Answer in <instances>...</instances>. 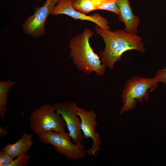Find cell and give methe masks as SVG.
Segmentation results:
<instances>
[{"label":"cell","mask_w":166,"mask_h":166,"mask_svg":"<svg viewBox=\"0 0 166 166\" xmlns=\"http://www.w3.org/2000/svg\"><path fill=\"white\" fill-rule=\"evenodd\" d=\"M59 0H46L40 7H36L34 13L29 16L22 25L26 34L35 38L41 37L45 33L46 19Z\"/></svg>","instance_id":"6"},{"label":"cell","mask_w":166,"mask_h":166,"mask_svg":"<svg viewBox=\"0 0 166 166\" xmlns=\"http://www.w3.org/2000/svg\"><path fill=\"white\" fill-rule=\"evenodd\" d=\"M50 14L55 15L64 14L74 19L91 21L105 30H109L110 29L108 22L104 17L99 14L88 16L77 11L73 7L71 0H59L53 8Z\"/></svg>","instance_id":"9"},{"label":"cell","mask_w":166,"mask_h":166,"mask_svg":"<svg viewBox=\"0 0 166 166\" xmlns=\"http://www.w3.org/2000/svg\"><path fill=\"white\" fill-rule=\"evenodd\" d=\"M56 111L63 118L72 141L78 144H82L84 139L81 128V120L77 114L78 107L70 101L55 103Z\"/></svg>","instance_id":"7"},{"label":"cell","mask_w":166,"mask_h":166,"mask_svg":"<svg viewBox=\"0 0 166 166\" xmlns=\"http://www.w3.org/2000/svg\"><path fill=\"white\" fill-rule=\"evenodd\" d=\"M81 120V128L84 139L91 138L92 147L86 150V153L92 156H97L100 149L101 138L96 131L97 126V114L92 110L88 111L78 107L77 112Z\"/></svg>","instance_id":"8"},{"label":"cell","mask_w":166,"mask_h":166,"mask_svg":"<svg viewBox=\"0 0 166 166\" xmlns=\"http://www.w3.org/2000/svg\"><path fill=\"white\" fill-rule=\"evenodd\" d=\"M97 33L103 38L105 47L99 52L103 65L111 69L119 61L125 52L132 50L144 53L145 49L142 38L137 34L128 33L124 30L112 31L104 30L97 26L95 27Z\"/></svg>","instance_id":"1"},{"label":"cell","mask_w":166,"mask_h":166,"mask_svg":"<svg viewBox=\"0 0 166 166\" xmlns=\"http://www.w3.org/2000/svg\"><path fill=\"white\" fill-rule=\"evenodd\" d=\"M158 82L150 77L133 76L125 83L121 94L123 105L120 113L132 110L136 107V101L141 102L144 100L148 101V92L157 87Z\"/></svg>","instance_id":"4"},{"label":"cell","mask_w":166,"mask_h":166,"mask_svg":"<svg viewBox=\"0 0 166 166\" xmlns=\"http://www.w3.org/2000/svg\"><path fill=\"white\" fill-rule=\"evenodd\" d=\"M94 33L88 28L71 38L69 42V56L79 69L87 74L94 72L99 76L104 74L106 67L91 47L89 39Z\"/></svg>","instance_id":"2"},{"label":"cell","mask_w":166,"mask_h":166,"mask_svg":"<svg viewBox=\"0 0 166 166\" xmlns=\"http://www.w3.org/2000/svg\"><path fill=\"white\" fill-rule=\"evenodd\" d=\"M116 2L119 11V19L125 25L124 30L131 34H137L140 20L138 16L133 14L129 0H117Z\"/></svg>","instance_id":"10"},{"label":"cell","mask_w":166,"mask_h":166,"mask_svg":"<svg viewBox=\"0 0 166 166\" xmlns=\"http://www.w3.org/2000/svg\"><path fill=\"white\" fill-rule=\"evenodd\" d=\"M30 158L29 154L26 153L19 156L14 160L9 166H26Z\"/></svg>","instance_id":"15"},{"label":"cell","mask_w":166,"mask_h":166,"mask_svg":"<svg viewBox=\"0 0 166 166\" xmlns=\"http://www.w3.org/2000/svg\"><path fill=\"white\" fill-rule=\"evenodd\" d=\"M97 0H71L73 8L85 14L97 10Z\"/></svg>","instance_id":"13"},{"label":"cell","mask_w":166,"mask_h":166,"mask_svg":"<svg viewBox=\"0 0 166 166\" xmlns=\"http://www.w3.org/2000/svg\"><path fill=\"white\" fill-rule=\"evenodd\" d=\"M38 137L42 143L52 145L58 153L70 160H78L83 158L86 154L83 144H78L71 141L69 132H52Z\"/></svg>","instance_id":"5"},{"label":"cell","mask_w":166,"mask_h":166,"mask_svg":"<svg viewBox=\"0 0 166 166\" xmlns=\"http://www.w3.org/2000/svg\"><path fill=\"white\" fill-rule=\"evenodd\" d=\"M7 134V130L2 127L0 126V137L1 138L6 135Z\"/></svg>","instance_id":"18"},{"label":"cell","mask_w":166,"mask_h":166,"mask_svg":"<svg viewBox=\"0 0 166 166\" xmlns=\"http://www.w3.org/2000/svg\"></svg>","instance_id":"20"},{"label":"cell","mask_w":166,"mask_h":166,"mask_svg":"<svg viewBox=\"0 0 166 166\" xmlns=\"http://www.w3.org/2000/svg\"><path fill=\"white\" fill-rule=\"evenodd\" d=\"M14 160L7 152L2 150L0 152V166H9Z\"/></svg>","instance_id":"16"},{"label":"cell","mask_w":166,"mask_h":166,"mask_svg":"<svg viewBox=\"0 0 166 166\" xmlns=\"http://www.w3.org/2000/svg\"><path fill=\"white\" fill-rule=\"evenodd\" d=\"M117 0H97L96 9L113 12L119 15V11L116 4Z\"/></svg>","instance_id":"14"},{"label":"cell","mask_w":166,"mask_h":166,"mask_svg":"<svg viewBox=\"0 0 166 166\" xmlns=\"http://www.w3.org/2000/svg\"><path fill=\"white\" fill-rule=\"evenodd\" d=\"M32 135L24 133L21 137L13 144L8 143L2 147L13 158L27 153L34 143Z\"/></svg>","instance_id":"11"},{"label":"cell","mask_w":166,"mask_h":166,"mask_svg":"<svg viewBox=\"0 0 166 166\" xmlns=\"http://www.w3.org/2000/svg\"><path fill=\"white\" fill-rule=\"evenodd\" d=\"M16 84L15 81L10 80L0 81V117L3 120L7 109V94L9 89Z\"/></svg>","instance_id":"12"},{"label":"cell","mask_w":166,"mask_h":166,"mask_svg":"<svg viewBox=\"0 0 166 166\" xmlns=\"http://www.w3.org/2000/svg\"><path fill=\"white\" fill-rule=\"evenodd\" d=\"M153 78L158 83L160 82L166 85V67L158 70Z\"/></svg>","instance_id":"17"},{"label":"cell","mask_w":166,"mask_h":166,"mask_svg":"<svg viewBox=\"0 0 166 166\" xmlns=\"http://www.w3.org/2000/svg\"><path fill=\"white\" fill-rule=\"evenodd\" d=\"M30 125L38 136L52 132H65L66 125L63 118L54 105L49 104L44 105L32 112Z\"/></svg>","instance_id":"3"},{"label":"cell","mask_w":166,"mask_h":166,"mask_svg":"<svg viewBox=\"0 0 166 166\" xmlns=\"http://www.w3.org/2000/svg\"><path fill=\"white\" fill-rule=\"evenodd\" d=\"M35 0L37 1H41L43 0Z\"/></svg>","instance_id":"19"}]
</instances>
